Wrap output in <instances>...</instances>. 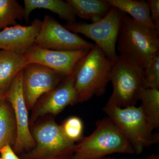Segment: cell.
I'll return each instance as SVG.
<instances>
[{
    "label": "cell",
    "instance_id": "cell-1",
    "mask_svg": "<svg viewBox=\"0 0 159 159\" xmlns=\"http://www.w3.org/2000/svg\"><path fill=\"white\" fill-rule=\"evenodd\" d=\"M159 32L126 15L117 39V50L123 59L143 70L159 50Z\"/></svg>",
    "mask_w": 159,
    "mask_h": 159
},
{
    "label": "cell",
    "instance_id": "cell-2",
    "mask_svg": "<svg viewBox=\"0 0 159 159\" xmlns=\"http://www.w3.org/2000/svg\"><path fill=\"white\" fill-rule=\"evenodd\" d=\"M90 135L76 145L72 159H97L114 153L134 154L128 139L109 117L97 121Z\"/></svg>",
    "mask_w": 159,
    "mask_h": 159
},
{
    "label": "cell",
    "instance_id": "cell-3",
    "mask_svg": "<svg viewBox=\"0 0 159 159\" xmlns=\"http://www.w3.org/2000/svg\"><path fill=\"white\" fill-rule=\"evenodd\" d=\"M111 64L112 61L96 44L80 61L75 84L77 103L104 94L110 81Z\"/></svg>",
    "mask_w": 159,
    "mask_h": 159
},
{
    "label": "cell",
    "instance_id": "cell-4",
    "mask_svg": "<svg viewBox=\"0 0 159 159\" xmlns=\"http://www.w3.org/2000/svg\"><path fill=\"white\" fill-rule=\"evenodd\" d=\"M103 111L115 122L128 139L135 154L159 142L158 134H153L140 106L119 108L106 105Z\"/></svg>",
    "mask_w": 159,
    "mask_h": 159
},
{
    "label": "cell",
    "instance_id": "cell-5",
    "mask_svg": "<svg viewBox=\"0 0 159 159\" xmlns=\"http://www.w3.org/2000/svg\"><path fill=\"white\" fill-rule=\"evenodd\" d=\"M35 146L21 155V159H72L76 144L66 138L61 125L53 120L39 124L33 128Z\"/></svg>",
    "mask_w": 159,
    "mask_h": 159
},
{
    "label": "cell",
    "instance_id": "cell-6",
    "mask_svg": "<svg viewBox=\"0 0 159 159\" xmlns=\"http://www.w3.org/2000/svg\"><path fill=\"white\" fill-rule=\"evenodd\" d=\"M111 61L110 81L113 91L106 105L119 108L135 105L143 89L141 84L143 69L119 56Z\"/></svg>",
    "mask_w": 159,
    "mask_h": 159
},
{
    "label": "cell",
    "instance_id": "cell-7",
    "mask_svg": "<svg viewBox=\"0 0 159 159\" xmlns=\"http://www.w3.org/2000/svg\"><path fill=\"white\" fill-rule=\"evenodd\" d=\"M127 14L112 7L98 21L87 24L82 22L67 23L66 29L74 33H80L93 40L106 57L113 61L118 55L116 47L122 20Z\"/></svg>",
    "mask_w": 159,
    "mask_h": 159
},
{
    "label": "cell",
    "instance_id": "cell-8",
    "mask_svg": "<svg viewBox=\"0 0 159 159\" xmlns=\"http://www.w3.org/2000/svg\"><path fill=\"white\" fill-rule=\"evenodd\" d=\"M5 98L11 105L15 119L16 134L13 150L16 154L27 152L34 148L35 143L29 129L28 109L23 91V69L5 93Z\"/></svg>",
    "mask_w": 159,
    "mask_h": 159
},
{
    "label": "cell",
    "instance_id": "cell-9",
    "mask_svg": "<svg viewBox=\"0 0 159 159\" xmlns=\"http://www.w3.org/2000/svg\"><path fill=\"white\" fill-rule=\"evenodd\" d=\"M34 46L49 50L72 51L90 50L94 44L69 31L54 17L46 15Z\"/></svg>",
    "mask_w": 159,
    "mask_h": 159
},
{
    "label": "cell",
    "instance_id": "cell-10",
    "mask_svg": "<svg viewBox=\"0 0 159 159\" xmlns=\"http://www.w3.org/2000/svg\"><path fill=\"white\" fill-rule=\"evenodd\" d=\"M65 77L42 65H26L23 69V87L28 109L33 108L43 95L53 90Z\"/></svg>",
    "mask_w": 159,
    "mask_h": 159
},
{
    "label": "cell",
    "instance_id": "cell-11",
    "mask_svg": "<svg viewBox=\"0 0 159 159\" xmlns=\"http://www.w3.org/2000/svg\"><path fill=\"white\" fill-rule=\"evenodd\" d=\"M89 51H56L34 46L23 56L27 64L36 63L45 66L66 77L74 73L80 61Z\"/></svg>",
    "mask_w": 159,
    "mask_h": 159
},
{
    "label": "cell",
    "instance_id": "cell-12",
    "mask_svg": "<svg viewBox=\"0 0 159 159\" xmlns=\"http://www.w3.org/2000/svg\"><path fill=\"white\" fill-rule=\"evenodd\" d=\"M77 66L73 74L65 77L53 90L41 97L31 116L30 123L48 114L56 116L68 106L77 103L75 89Z\"/></svg>",
    "mask_w": 159,
    "mask_h": 159
},
{
    "label": "cell",
    "instance_id": "cell-13",
    "mask_svg": "<svg viewBox=\"0 0 159 159\" xmlns=\"http://www.w3.org/2000/svg\"><path fill=\"white\" fill-rule=\"evenodd\" d=\"M42 21L34 20L29 26H10L0 31V50L24 55L34 46Z\"/></svg>",
    "mask_w": 159,
    "mask_h": 159
},
{
    "label": "cell",
    "instance_id": "cell-14",
    "mask_svg": "<svg viewBox=\"0 0 159 159\" xmlns=\"http://www.w3.org/2000/svg\"><path fill=\"white\" fill-rule=\"evenodd\" d=\"M27 64L23 55L0 50V90L6 93L15 77Z\"/></svg>",
    "mask_w": 159,
    "mask_h": 159
},
{
    "label": "cell",
    "instance_id": "cell-15",
    "mask_svg": "<svg viewBox=\"0 0 159 159\" xmlns=\"http://www.w3.org/2000/svg\"><path fill=\"white\" fill-rule=\"evenodd\" d=\"M25 17L26 22L29 21V15L35 9H48L58 15L61 19L67 23L76 21V15L74 10L66 1L62 0H25L24 1Z\"/></svg>",
    "mask_w": 159,
    "mask_h": 159
},
{
    "label": "cell",
    "instance_id": "cell-16",
    "mask_svg": "<svg viewBox=\"0 0 159 159\" xmlns=\"http://www.w3.org/2000/svg\"><path fill=\"white\" fill-rule=\"evenodd\" d=\"M76 16L96 22L111 8L106 0H67Z\"/></svg>",
    "mask_w": 159,
    "mask_h": 159
},
{
    "label": "cell",
    "instance_id": "cell-17",
    "mask_svg": "<svg viewBox=\"0 0 159 159\" xmlns=\"http://www.w3.org/2000/svg\"><path fill=\"white\" fill-rule=\"evenodd\" d=\"M106 1L112 7L116 8L126 14L128 13L131 17L137 21L144 24L151 29L156 30L151 20L148 2L134 0H106Z\"/></svg>",
    "mask_w": 159,
    "mask_h": 159
},
{
    "label": "cell",
    "instance_id": "cell-18",
    "mask_svg": "<svg viewBox=\"0 0 159 159\" xmlns=\"http://www.w3.org/2000/svg\"><path fill=\"white\" fill-rule=\"evenodd\" d=\"M16 129L13 110L5 98L0 104V150L6 145L15 144Z\"/></svg>",
    "mask_w": 159,
    "mask_h": 159
},
{
    "label": "cell",
    "instance_id": "cell-19",
    "mask_svg": "<svg viewBox=\"0 0 159 159\" xmlns=\"http://www.w3.org/2000/svg\"><path fill=\"white\" fill-rule=\"evenodd\" d=\"M142 112L152 130L159 127V91L143 89L139 96Z\"/></svg>",
    "mask_w": 159,
    "mask_h": 159
},
{
    "label": "cell",
    "instance_id": "cell-20",
    "mask_svg": "<svg viewBox=\"0 0 159 159\" xmlns=\"http://www.w3.org/2000/svg\"><path fill=\"white\" fill-rule=\"evenodd\" d=\"M25 9L16 0H0V31L17 25V20L24 19Z\"/></svg>",
    "mask_w": 159,
    "mask_h": 159
},
{
    "label": "cell",
    "instance_id": "cell-21",
    "mask_svg": "<svg viewBox=\"0 0 159 159\" xmlns=\"http://www.w3.org/2000/svg\"><path fill=\"white\" fill-rule=\"evenodd\" d=\"M141 84L144 89H159V52L143 70Z\"/></svg>",
    "mask_w": 159,
    "mask_h": 159
},
{
    "label": "cell",
    "instance_id": "cell-22",
    "mask_svg": "<svg viewBox=\"0 0 159 159\" xmlns=\"http://www.w3.org/2000/svg\"><path fill=\"white\" fill-rule=\"evenodd\" d=\"M61 127L66 138L71 142H81L84 138L83 123L78 117H71L66 119Z\"/></svg>",
    "mask_w": 159,
    "mask_h": 159
},
{
    "label": "cell",
    "instance_id": "cell-23",
    "mask_svg": "<svg viewBox=\"0 0 159 159\" xmlns=\"http://www.w3.org/2000/svg\"><path fill=\"white\" fill-rule=\"evenodd\" d=\"M150 18L155 28L159 32V1L150 0L148 2Z\"/></svg>",
    "mask_w": 159,
    "mask_h": 159
},
{
    "label": "cell",
    "instance_id": "cell-24",
    "mask_svg": "<svg viewBox=\"0 0 159 159\" xmlns=\"http://www.w3.org/2000/svg\"><path fill=\"white\" fill-rule=\"evenodd\" d=\"M0 153L1 157L2 159H21L17 156L10 145L3 146L0 150Z\"/></svg>",
    "mask_w": 159,
    "mask_h": 159
},
{
    "label": "cell",
    "instance_id": "cell-25",
    "mask_svg": "<svg viewBox=\"0 0 159 159\" xmlns=\"http://www.w3.org/2000/svg\"><path fill=\"white\" fill-rule=\"evenodd\" d=\"M145 159H159V156L157 154H152Z\"/></svg>",
    "mask_w": 159,
    "mask_h": 159
},
{
    "label": "cell",
    "instance_id": "cell-26",
    "mask_svg": "<svg viewBox=\"0 0 159 159\" xmlns=\"http://www.w3.org/2000/svg\"><path fill=\"white\" fill-rule=\"evenodd\" d=\"M5 93L3 91L0 90V104L2 101L3 99L5 98Z\"/></svg>",
    "mask_w": 159,
    "mask_h": 159
},
{
    "label": "cell",
    "instance_id": "cell-27",
    "mask_svg": "<svg viewBox=\"0 0 159 159\" xmlns=\"http://www.w3.org/2000/svg\"><path fill=\"white\" fill-rule=\"evenodd\" d=\"M115 159V158H111V157H102V158H99V159Z\"/></svg>",
    "mask_w": 159,
    "mask_h": 159
},
{
    "label": "cell",
    "instance_id": "cell-28",
    "mask_svg": "<svg viewBox=\"0 0 159 159\" xmlns=\"http://www.w3.org/2000/svg\"><path fill=\"white\" fill-rule=\"evenodd\" d=\"M0 159H2V158L1 157H0Z\"/></svg>",
    "mask_w": 159,
    "mask_h": 159
}]
</instances>
